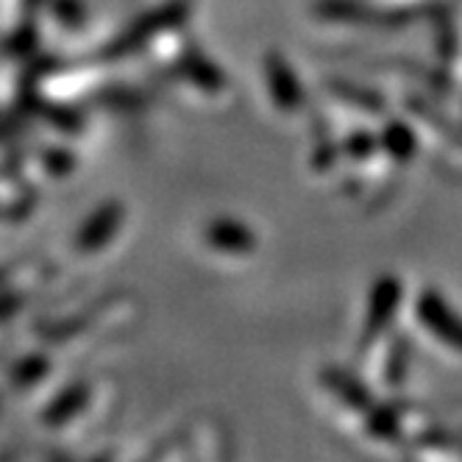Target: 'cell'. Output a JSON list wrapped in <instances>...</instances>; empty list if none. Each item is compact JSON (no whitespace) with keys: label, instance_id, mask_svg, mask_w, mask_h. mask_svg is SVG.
<instances>
[{"label":"cell","instance_id":"obj_1","mask_svg":"<svg viewBox=\"0 0 462 462\" xmlns=\"http://www.w3.org/2000/svg\"><path fill=\"white\" fill-rule=\"evenodd\" d=\"M187 20H189V4H187V0H173V4L156 6L153 12L143 14L137 23H131L123 34H117L101 51V59L104 61H117V59H125V56H134L137 51L148 48L156 37L173 34V31L184 28Z\"/></svg>","mask_w":462,"mask_h":462},{"label":"cell","instance_id":"obj_7","mask_svg":"<svg viewBox=\"0 0 462 462\" xmlns=\"http://www.w3.org/2000/svg\"><path fill=\"white\" fill-rule=\"evenodd\" d=\"M125 223V209L120 201H106L104 207H97V212L89 215V220L79 228L76 235V251L79 254H97L104 251Z\"/></svg>","mask_w":462,"mask_h":462},{"label":"cell","instance_id":"obj_11","mask_svg":"<svg viewBox=\"0 0 462 462\" xmlns=\"http://www.w3.org/2000/svg\"><path fill=\"white\" fill-rule=\"evenodd\" d=\"M42 374H45V359L42 356H28L14 368V384L31 387V384H37L42 379Z\"/></svg>","mask_w":462,"mask_h":462},{"label":"cell","instance_id":"obj_9","mask_svg":"<svg viewBox=\"0 0 462 462\" xmlns=\"http://www.w3.org/2000/svg\"><path fill=\"white\" fill-rule=\"evenodd\" d=\"M379 143H382L384 159H390L395 164H410L420 151V131L412 128L410 123L390 120L387 128L379 134Z\"/></svg>","mask_w":462,"mask_h":462},{"label":"cell","instance_id":"obj_6","mask_svg":"<svg viewBox=\"0 0 462 462\" xmlns=\"http://www.w3.org/2000/svg\"><path fill=\"white\" fill-rule=\"evenodd\" d=\"M320 387H323V393L335 404H340L346 412L356 415L359 423L365 420L368 412L376 407V399H374L371 387L362 379H356L354 374H348V371H340V368L320 371Z\"/></svg>","mask_w":462,"mask_h":462},{"label":"cell","instance_id":"obj_3","mask_svg":"<svg viewBox=\"0 0 462 462\" xmlns=\"http://www.w3.org/2000/svg\"><path fill=\"white\" fill-rule=\"evenodd\" d=\"M404 304V284L399 276H382L368 299L365 323H362V346L374 348L387 335H393V323Z\"/></svg>","mask_w":462,"mask_h":462},{"label":"cell","instance_id":"obj_8","mask_svg":"<svg viewBox=\"0 0 462 462\" xmlns=\"http://www.w3.org/2000/svg\"><path fill=\"white\" fill-rule=\"evenodd\" d=\"M179 76L187 79V84L192 89H198L207 97H223L231 89V81H226V76H223V70L217 68V64L209 56L198 53L192 48L184 51V56L179 61Z\"/></svg>","mask_w":462,"mask_h":462},{"label":"cell","instance_id":"obj_4","mask_svg":"<svg viewBox=\"0 0 462 462\" xmlns=\"http://www.w3.org/2000/svg\"><path fill=\"white\" fill-rule=\"evenodd\" d=\"M265 87L271 101L282 115H301L307 109V92L301 87V79L295 73L282 53H268L265 56Z\"/></svg>","mask_w":462,"mask_h":462},{"label":"cell","instance_id":"obj_5","mask_svg":"<svg viewBox=\"0 0 462 462\" xmlns=\"http://www.w3.org/2000/svg\"><path fill=\"white\" fill-rule=\"evenodd\" d=\"M204 245L217 254V256H228V259H248L256 254L259 248V237L256 231L235 217H217L209 220L201 231Z\"/></svg>","mask_w":462,"mask_h":462},{"label":"cell","instance_id":"obj_10","mask_svg":"<svg viewBox=\"0 0 462 462\" xmlns=\"http://www.w3.org/2000/svg\"><path fill=\"white\" fill-rule=\"evenodd\" d=\"M87 404H89V387H87L84 382L70 384V387H64V390L56 395V399L45 407L42 423H48V426H61V423L73 420Z\"/></svg>","mask_w":462,"mask_h":462},{"label":"cell","instance_id":"obj_2","mask_svg":"<svg viewBox=\"0 0 462 462\" xmlns=\"http://www.w3.org/2000/svg\"><path fill=\"white\" fill-rule=\"evenodd\" d=\"M412 315H415V323L420 326V332L429 340H435L448 354L462 356V315L438 290H432V287L423 290L415 299Z\"/></svg>","mask_w":462,"mask_h":462}]
</instances>
